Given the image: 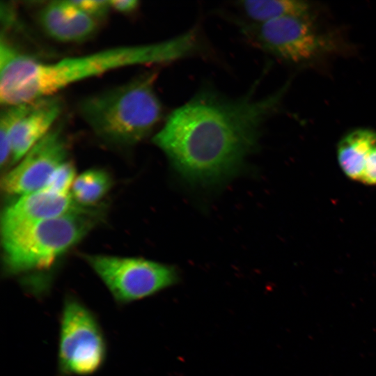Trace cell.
I'll return each instance as SVG.
<instances>
[{
	"label": "cell",
	"mask_w": 376,
	"mask_h": 376,
	"mask_svg": "<svg viewBox=\"0 0 376 376\" xmlns=\"http://www.w3.org/2000/svg\"><path fill=\"white\" fill-rule=\"evenodd\" d=\"M285 91L230 99L203 89L167 117L152 142L189 185L214 187L238 173Z\"/></svg>",
	"instance_id": "6da1fadb"
},
{
	"label": "cell",
	"mask_w": 376,
	"mask_h": 376,
	"mask_svg": "<svg viewBox=\"0 0 376 376\" xmlns=\"http://www.w3.org/2000/svg\"><path fill=\"white\" fill-rule=\"evenodd\" d=\"M201 50L195 29L150 44L116 46L85 55L44 62L22 54L4 38L0 44V102L30 103L66 87L120 68L168 63Z\"/></svg>",
	"instance_id": "7a4b0ae2"
},
{
	"label": "cell",
	"mask_w": 376,
	"mask_h": 376,
	"mask_svg": "<svg viewBox=\"0 0 376 376\" xmlns=\"http://www.w3.org/2000/svg\"><path fill=\"white\" fill-rule=\"evenodd\" d=\"M158 72L150 70L118 86L84 98L79 113L100 139L120 146L148 137L160 121L163 107L156 93Z\"/></svg>",
	"instance_id": "3957f363"
},
{
	"label": "cell",
	"mask_w": 376,
	"mask_h": 376,
	"mask_svg": "<svg viewBox=\"0 0 376 376\" xmlns=\"http://www.w3.org/2000/svg\"><path fill=\"white\" fill-rule=\"evenodd\" d=\"M98 212L79 206L63 215L1 228L6 272L26 275L49 268L94 227Z\"/></svg>",
	"instance_id": "277c9868"
},
{
	"label": "cell",
	"mask_w": 376,
	"mask_h": 376,
	"mask_svg": "<svg viewBox=\"0 0 376 376\" xmlns=\"http://www.w3.org/2000/svg\"><path fill=\"white\" fill-rule=\"evenodd\" d=\"M107 343L94 313L77 298L64 300L59 322L58 371L61 376H88L107 357Z\"/></svg>",
	"instance_id": "5b68a950"
},
{
	"label": "cell",
	"mask_w": 376,
	"mask_h": 376,
	"mask_svg": "<svg viewBox=\"0 0 376 376\" xmlns=\"http://www.w3.org/2000/svg\"><path fill=\"white\" fill-rule=\"evenodd\" d=\"M86 258L121 305L150 297L179 280L175 267L144 258L104 255H89Z\"/></svg>",
	"instance_id": "8992f818"
},
{
	"label": "cell",
	"mask_w": 376,
	"mask_h": 376,
	"mask_svg": "<svg viewBox=\"0 0 376 376\" xmlns=\"http://www.w3.org/2000/svg\"><path fill=\"white\" fill-rule=\"evenodd\" d=\"M242 29L258 47L292 63L311 61L334 50L336 47L333 38L315 26L311 15L244 24Z\"/></svg>",
	"instance_id": "52a82bcc"
},
{
	"label": "cell",
	"mask_w": 376,
	"mask_h": 376,
	"mask_svg": "<svg viewBox=\"0 0 376 376\" xmlns=\"http://www.w3.org/2000/svg\"><path fill=\"white\" fill-rule=\"evenodd\" d=\"M68 153L61 128L54 127L5 175L2 189L19 196L42 189L55 170L68 161Z\"/></svg>",
	"instance_id": "ba28073f"
},
{
	"label": "cell",
	"mask_w": 376,
	"mask_h": 376,
	"mask_svg": "<svg viewBox=\"0 0 376 376\" xmlns=\"http://www.w3.org/2000/svg\"><path fill=\"white\" fill-rule=\"evenodd\" d=\"M63 109L56 95L30 102L16 124L11 138L12 164L18 163L53 128Z\"/></svg>",
	"instance_id": "9c48e42d"
},
{
	"label": "cell",
	"mask_w": 376,
	"mask_h": 376,
	"mask_svg": "<svg viewBox=\"0 0 376 376\" xmlns=\"http://www.w3.org/2000/svg\"><path fill=\"white\" fill-rule=\"evenodd\" d=\"M79 206L70 194H58L42 189L19 196L5 208L1 228L55 218Z\"/></svg>",
	"instance_id": "30bf717a"
},
{
	"label": "cell",
	"mask_w": 376,
	"mask_h": 376,
	"mask_svg": "<svg viewBox=\"0 0 376 376\" xmlns=\"http://www.w3.org/2000/svg\"><path fill=\"white\" fill-rule=\"evenodd\" d=\"M337 159L345 175L361 184L376 185V132L359 128L345 134L337 146Z\"/></svg>",
	"instance_id": "8fae6325"
},
{
	"label": "cell",
	"mask_w": 376,
	"mask_h": 376,
	"mask_svg": "<svg viewBox=\"0 0 376 376\" xmlns=\"http://www.w3.org/2000/svg\"><path fill=\"white\" fill-rule=\"evenodd\" d=\"M40 25L52 38L62 42H79L96 31V19L88 16L71 0L54 1L39 13Z\"/></svg>",
	"instance_id": "7c38bea8"
},
{
	"label": "cell",
	"mask_w": 376,
	"mask_h": 376,
	"mask_svg": "<svg viewBox=\"0 0 376 376\" xmlns=\"http://www.w3.org/2000/svg\"><path fill=\"white\" fill-rule=\"evenodd\" d=\"M253 23L260 24L290 16H310L311 6L305 1L254 0L239 2Z\"/></svg>",
	"instance_id": "4fadbf2b"
},
{
	"label": "cell",
	"mask_w": 376,
	"mask_h": 376,
	"mask_svg": "<svg viewBox=\"0 0 376 376\" xmlns=\"http://www.w3.org/2000/svg\"><path fill=\"white\" fill-rule=\"evenodd\" d=\"M111 185V180L107 173L100 169H90L75 178L71 194L77 203L88 207L100 201Z\"/></svg>",
	"instance_id": "5bb4252c"
},
{
	"label": "cell",
	"mask_w": 376,
	"mask_h": 376,
	"mask_svg": "<svg viewBox=\"0 0 376 376\" xmlns=\"http://www.w3.org/2000/svg\"><path fill=\"white\" fill-rule=\"evenodd\" d=\"M29 103L4 106L0 116V163L1 168L10 161L13 130L26 111Z\"/></svg>",
	"instance_id": "9a60e30c"
},
{
	"label": "cell",
	"mask_w": 376,
	"mask_h": 376,
	"mask_svg": "<svg viewBox=\"0 0 376 376\" xmlns=\"http://www.w3.org/2000/svg\"><path fill=\"white\" fill-rule=\"evenodd\" d=\"M76 178L74 165L71 162L66 161L52 174L43 189L58 194H70Z\"/></svg>",
	"instance_id": "2e32d148"
},
{
	"label": "cell",
	"mask_w": 376,
	"mask_h": 376,
	"mask_svg": "<svg viewBox=\"0 0 376 376\" xmlns=\"http://www.w3.org/2000/svg\"><path fill=\"white\" fill-rule=\"evenodd\" d=\"M79 9L95 19L104 17L111 9L109 1L71 0Z\"/></svg>",
	"instance_id": "e0dca14e"
},
{
	"label": "cell",
	"mask_w": 376,
	"mask_h": 376,
	"mask_svg": "<svg viewBox=\"0 0 376 376\" xmlns=\"http://www.w3.org/2000/svg\"><path fill=\"white\" fill-rule=\"evenodd\" d=\"M111 9L122 13L133 12L139 6L136 0H114L109 1Z\"/></svg>",
	"instance_id": "ac0fdd59"
}]
</instances>
